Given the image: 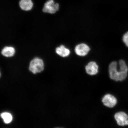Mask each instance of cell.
Instances as JSON below:
<instances>
[{
    "label": "cell",
    "instance_id": "6da1fadb",
    "mask_svg": "<svg viewBox=\"0 0 128 128\" xmlns=\"http://www.w3.org/2000/svg\"><path fill=\"white\" fill-rule=\"evenodd\" d=\"M118 63L113 62L110 64L109 68L110 77L112 80L117 82L124 80L128 76V73L118 71Z\"/></svg>",
    "mask_w": 128,
    "mask_h": 128
},
{
    "label": "cell",
    "instance_id": "7a4b0ae2",
    "mask_svg": "<svg viewBox=\"0 0 128 128\" xmlns=\"http://www.w3.org/2000/svg\"><path fill=\"white\" fill-rule=\"evenodd\" d=\"M44 69V64L43 60L38 58H36L30 63L29 70L34 74L41 72Z\"/></svg>",
    "mask_w": 128,
    "mask_h": 128
},
{
    "label": "cell",
    "instance_id": "3957f363",
    "mask_svg": "<svg viewBox=\"0 0 128 128\" xmlns=\"http://www.w3.org/2000/svg\"><path fill=\"white\" fill-rule=\"evenodd\" d=\"M60 5L54 0H48L44 4L43 12L46 13L54 14L59 10Z\"/></svg>",
    "mask_w": 128,
    "mask_h": 128
},
{
    "label": "cell",
    "instance_id": "277c9868",
    "mask_svg": "<svg viewBox=\"0 0 128 128\" xmlns=\"http://www.w3.org/2000/svg\"><path fill=\"white\" fill-rule=\"evenodd\" d=\"M114 118L118 125L121 126H128V116L125 113L120 112L116 114Z\"/></svg>",
    "mask_w": 128,
    "mask_h": 128
},
{
    "label": "cell",
    "instance_id": "5b68a950",
    "mask_svg": "<svg viewBox=\"0 0 128 128\" xmlns=\"http://www.w3.org/2000/svg\"><path fill=\"white\" fill-rule=\"evenodd\" d=\"M102 101L105 106L111 108L116 106L117 103V100L116 98L110 94L104 96Z\"/></svg>",
    "mask_w": 128,
    "mask_h": 128
},
{
    "label": "cell",
    "instance_id": "8992f818",
    "mask_svg": "<svg viewBox=\"0 0 128 128\" xmlns=\"http://www.w3.org/2000/svg\"><path fill=\"white\" fill-rule=\"evenodd\" d=\"M90 50V48L89 46L84 44L78 45L75 49V52L77 55L82 57L87 55Z\"/></svg>",
    "mask_w": 128,
    "mask_h": 128
},
{
    "label": "cell",
    "instance_id": "52a82bcc",
    "mask_svg": "<svg viewBox=\"0 0 128 128\" xmlns=\"http://www.w3.org/2000/svg\"><path fill=\"white\" fill-rule=\"evenodd\" d=\"M98 66L96 62H90L86 67V72L90 76H95L98 73Z\"/></svg>",
    "mask_w": 128,
    "mask_h": 128
},
{
    "label": "cell",
    "instance_id": "ba28073f",
    "mask_svg": "<svg viewBox=\"0 0 128 128\" xmlns=\"http://www.w3.org/2000/svg\"><path fill=\"white\" fill-rule=\"evenodd\" d=\"M19 6L22 10L28 12L32 8L33 4L32 0H20Z\"/></svg>",
    "mask_w": 128,
    "mask_h": 128
},
{
    "label": "cell",
    "instance_id": "9c48e42d",
    "mask_svg": "<svg viewBox=\"0 0 128 128\" xmlns=\"http://www.w3.org/2000/svg\"><path fill=\"white\" fill-rule=\"evenodd\" d=\"M56 52L58 55L64 58L68 57L71 53L70 50L63 45L56 48Z\"/></svg>",
    "mask_w": 128,
    "mask_h": 128
},
{
    "label": "cell",
    "instance_id": "30bf717a",
    "mask_svg": "<svg viewBox=\"0 0 128 128\" xmlns=\"http://www.w3.org/2000/svg\"><path fill=\"white\" fill-rule=\"evenodd\" d=\"M16 52L15 49L11 46H6L3 48L1 51L2 55L7 58L14 56Z\"/></svg>",
    "mask_w": 128,
    "mask_h": 128
},
{
    "label": "cell",
    "instance_id": "8fae6325",
    "mask_svg": "<svg viewBox=\"0 0 128 128\" xmlns=\"http://www.w3.org/2000/svg\"><path fill=\"white\" fill-rule=\"evenodd\" d=\"M1 116V118L4 120V123L6 124H10L12 120V116L9 113H2V114Z\"/></svg>",
    "mask_w": 128,
    "mask_h": 128
},
{
    "label": "cell",
    "instance_id": "7c38bea8",
    "mask_svg": "<svg viewBox=\"0 0 128 128\" xmlns=\"http://www.w3.org/2000/svg\"><path fill=\"white\" fill-rule=\"evenodd\" d=\"M120 71L125 73H128V68L125 62L123 60L120 61L119 62Z\"/></svg>",
    "mask_w": 128,
    "mask_h": 128
},
{
    "label": "cell",
    "instance_id": "4fadbf2b",
    "mask_svg": "<svg viewBox=\"0 0 128 128\" xmlns=\"http://www.w3.org/2000/svg\"><path fill=\"white\" fill-rule=\"evenodd\" d=\"M122 40L125 44L128 47V32L125 34L123 36Z\"/></svg>",
    "mask_w": 128,
    "mask_h": 128
}]
</instances>
